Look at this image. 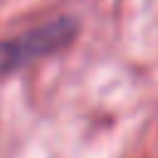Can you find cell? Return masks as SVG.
I'll return each instance as SVG.
<instances>
[{"mask_svg": "<svg viewBox=\"0 0 158 158\" xmlns=\"http://www.w3.org/2000/svg\"><path fill=\"white\" fill-rule=\"evenodd\" d=\"M77 32V25L74 20L69 17H62V20H54V22H47L37 30H30L25 32L22 37L7 42L0 54H2V69H10V67H20V64H27L42 54H49L54 49H62L64 44L72 42Z\"/></svg>", "mask_w": 158, "mask_h": 158, "instance_id": "obj_1", "label": "cell"}]
</instances>
